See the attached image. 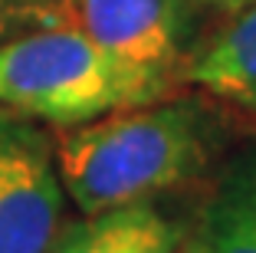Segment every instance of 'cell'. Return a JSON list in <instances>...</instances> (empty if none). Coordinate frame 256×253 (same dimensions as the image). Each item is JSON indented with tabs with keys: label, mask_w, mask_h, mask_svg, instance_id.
Segmentation results:
<instances>
[{
	"label": "cell",
	"mask_w": 256,
	"mask_h": 253,
	"mask_svg": "<svg viewBox=\"0 0 256 253\" xmlns=\"http://www.w3.org/2000/svg\"><path fill=\"white\" fill-rule=\"evenodd\" d=\"M220 125L204 99H154L56 132V171L82 214L148 201L210 164Z\"/></svg>",
	"instance_id": "1"
},
{
	"label": "cell",
	"mask_w": 256,
	"mask_h": 253,
	"mask_svg": "<svg viewBox=\"0 0 256 253\" xmlns=\"http://www.w3.org/2000/svg\"><path fill=\"white\" fill-rule=\"evenodd\" d=\"M164 99L158 86L128 73L69 23L0 43V109L56 128L106 112Z\"/></svg>",
	"instance_id": "2"
},
{
	"label": "cell",
	"mask_w": 256,
	"mask_h": 253,
	"mask_svg": "<svg viewBox=\"0 0 256 253\" xmlns=\"http://www.w3.org/2000/svg\"><path fill=\"white\" fill-rule=\"evenodd\" d=\"M56 17L164 96L184 79L190 0H60Z\"/></svg>",
	"instance_id": "3"
},
{
	"label": "cell",
	"mask_w": 256,
	"mask_h": 253,
	"mask_svg": "<svg viewBox=\"0 0 256 253\" xmlns=\"http://www.w3.org/2000/svg\"><path fill=\"white\" fill-rule=\"evenodd\" d=\"M62 214L53 138L0 109V253H46Z\"/></svg>",
	"instance_id": "4"
},
{
	"label": "cell",
	"mask_w": 256,
	"mask_h": 253,
	"mask_svg": "<svg viewBox=\"0 0 256 253\" xmlns=\"http://www.w3.org/2000/svg\"><path fill=\"white\" fill-rule=\"evenodd\" d=\"M181 230L148 201L122 204L72 223L50 240L46 253H174Z\"/></svg>",
	"instance_id": "5"
},
{
	"label": "cell",
	"mask_w": 256,
	"mask_h": 253,
	"mask_svg": "<svg viewBox=\"0 0 256 253\" xmlns=\"http://www.w3.org/2000/svg\"><path fill=\"white\" fill-rule=\"evenodd\" d=\"M184 79L256 115V0L184 63Z\"/></svg>",
	"instance_id": "6"
},
{
	"label": "cell",
	"mask_w": 256,
	"mask_h": 253,
	"mask_svg": "<svg viewBox=\"0 0 256 253\" xmlns=\"http://www.w3.org/2000/svg\"><path fill=\"white\" fill-rule=\"evenodd\" d=\"M194 237L204 253H256V151L220 174Z\"/></svg>",
	"instance_id": "7"
},
{
	"label": "cell",
	"mask_w": 256,
	"mask_h": 253,
	"mask_svg": "<svg viewBox=\"0 0 256 253\" xmlns=\"http://www.w3.org/2000/svg\"><path fill=\"white\" fill-rule=\"evenodd\" d=\"M200 4H210V7L224 10V14H236V10H243L246 4H253V0H200Z\"/></svg>",
	"instance_id": "8"
},
{
	"label": "cell",
	"mask_w": 256,
	"mask_h": 253,
	"mask_svg": "<svg viewBox=\"0 0 256 253\" xmlns=\"http://www.w3.org/2000/svg\"><path fill=\"white\" fill-rule=\"evenodd\" d=\"M174 253H204V246H200V240H197V237H190L181 250H174Z\"/></svg>",
	"instance_id": "9"
}]
</instances>
